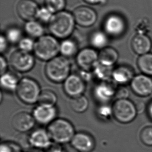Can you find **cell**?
I'll use <instances>...</instances> for the list:
<instances>
[{"label": "cell", "instance_id": "6da1fadb", "mask_svg": "<svg viewBox=\"0 0 152 152\" xmlns=\"http://www.w3.org/2000/svg\"><path fill=\"white\" fill-rule=\"evenodd\" d=\"M75 23L73 15L62 10L53 14L49 23L48 28L53 37L66 39L73 33Z\"/></svg>", "mask_w": 152, "mask_h": 152}, {"label": "cell", "instance_id": "7a4b0ae2", "mask_svg": "<svg viewBox=\"0 0 152 152\" xmlns=\"http://www.w3.org/2000/svg\"><path fill=\"white\" fill-rule=\"evenodd\" d=\"M48 133L51 140L58 144H65L71 142L75 135L73 126L64 119H57L49 124Z\"/></svg>", "mask_w": 152, "mask_h": 152}, {"label": "cell", "instance_id": "3957f363", "mask_svg": "<svg viewBox=\"0 0 152 152\" xmlns=\"http://www.w3.org/2000/svg\"><path fill=\"white\" fill-rule=\"evenodd\" d=\"M71 64L67 58L57 56L48 62L45 66V74L53 82L62 83L70 75Z\"/></svg>", "mask_w": 152, "mask_h": 152}, {"label": "cell", "instance_id": "277c9868", "mask_svg": "<svg viewBox=\"0 0 152 152\" xmlns=\"http://www.w3.org/2000/svg\"><path fill=\"white\" fill-rule=\"evenodd\" d=\"M34 52L39 59L50 61L57 57L60 52V44L52 35H43L35 43Z\"/></svg>", "mask_w": 152, "mask_h": 152}, {"label": "cell", "instance_id": "5b68a950", "mask_svg": "<svg viewBox=\"0 0 152 152\" xmlns=\"http://www.w3.org/2000/svg\"><path fill=\"white\" fill-rule=\"evenodd\" d=\"M41 92L39 84L35 80L28 77L22 78L16 89L19 99L28 104L37 102Z\"/></svg>", "mask_w": 152, "mask_h": 152}, {"label": "cell", "instance_id": "8992f818", "mask_svg": "<svg viewBox=\"0 0 152 152\" xmlns=\"http://www.w3.org/2000/svg\"><path fill=\"white\" fill-rule=\"evenodd\" d=\"M113 116L121 124L134 121L138 114L136 104L128 99H117L112 106Z\"/></svg>", "mask_w": 152, "mask_h": 152}, {"label": "cell", "instance_id": "52a82bcc", "mask_svg": "<svg viewBox=\"0 0 152 152\" xmlns=\"http://www.w3.org/2000/svg\"><path fill=\"white\" fill-rule=\"evenodd\" d=\"M10 63L16 71L27 72L33 68L35 60L31 53L18 50L12 53L10 58Z\"/></svg>", "mask_w": 152, "mask_h": 152}, {"label": "cell", "instance_id": "ba28073f", "mask_svg": "<svg viewBox=\"0 0 152 152\" xmlns=\"http://www.w3.org/2000/svg\"><path fill=\"white\" fill-rule=\"evenodd\" d=\"M105 32L112 37H118L125 32L126 23L121 15L116 14L110 15L105 19L103 25Z\"/></svg>", "mask_w": 152, "mask_h": 152}, {"label": "cell", "instance_id": "9c48e42d", "mask_svg": "<svg viewBox=\"0 0 152 152\" xmlns=\"http://www.w3.org/2000/svg\"><path fill=\"white\" fill-rule=\"evenodd\" d=\"M76 61L81 70L90 71L93 70L99 62V56L93 48H86L78 52L76 56Z\"/></svg>", "mask_w": 152, "mask_h": 152}, {"label": "cell", "instance_id": "30bf717a", "mask_svg": "<svg viewBox=\"0 0 152 152\" xmlns=\"http://www.w3.org/2000/svg\"><path fill=\"white\" fill-rule=\"evenodd\" d=\"M130 87L132 91L140 97H148L152 94V78L145 74L134 76Z\"/></svg>", "mask_w": 152, "mask_h": 152}, {"label": "cell", "instance_id": "8fae6325", "mask_svg": "<svg viewBox=\"0 0 152 152\" xmlns=\"http://www.w3.org/2000/svg\"><path fill=\"white\" fill-rule=\"evenodd\" d=\"M73 15L76 23L81 27H91L97 20L96 11L88 6L78 7L74 10Z\"/></svg>", "mask_w": 152, "mask_h": 152}, {"label": "cell", "instance_id": "7c38bea8", "mask_svg": "<svg viewBox=\"0 0 152 152\" xmlns=\"http://www.w3.org/2000/svg\"><path fill=\"white\" fill-rule=\"evenodd\" d=\"M64 89L66 94L72 98L82 95L85 90V83L80 76L71 74L64 81Z\"/></svg>", "mask_w": 152, "mask_h": 152}, {"label": "cell", "instance_id": "4fadbf2b", "mask_svg": "<svg viewBox=\"0 0 152 152\" xmlns=\"http://www.w3.org/2000/svg\"><path fill=\"white\" fill-rule=\"evenodd\" d=\"M116 89L114 84L110 80L100 82L95 87L93 94L97 101L106 103L115 97Z\"/></svg>", "mask_w": 152, "mask_h": 152}, {"label": "cell", "instance_id": "5bb4252c", "mask_svg": "<svg viewBox=\"0 0 152 152\" xmlns=\"http://www.w3.org/2000/svg\"><path fill=\"white\" fill-rule=\"evenodd\" d=\"M39 6L34 0H20L17 5V12L24 20H33L37 18Z\"/></svg>", "mask_w": 152, "mask_h": 152}, {"label": "cell", "instance_id": "9a60e30c", "mask_svg": "<svg viewBox=\"0 0 152 152\" xmlns=\"http://www.w3.org/2000/svg\"><path fill=\"white\" fill-rule=\"evenodd\" d=\"M33 116L26 112L17 113L12 117V124L15 129L20 132H25L31 130L35 124Z\"/></svg>", "mask_w": 152, "mask_h": 152}, {"label": "cell", "instance_id": "2e32d148", "mask_svg": "<svg viewBox=\"0 0 152 152\" xmlns=\"http://www.w3.org/2000/svg\"><path fill=\"white\" fill-rule=\"evenodd\" d=\"M57 111L55 106L39 105L34 109L33 116L35 121L42 125L50 124L55 120Z\"/></svg>", "mask_w": 152, "mask_h": 152}, {"label": "cell", "instance_id": "e0dca14e", "mask_svg": "<svg viewBox=\"0 0 152 152\" xmlns=\"http://www.w3.org/2000/svg\"><path fill=\"white\" fill-rule=\"evenodd\" d=\"M70 142L80 152H91L95 148V141L92 137L84 132L75 134Z\"/></svg>", "mask_w": 152, "mask_h": 152}, {"label": "cell", "instance_id": "ac0fdd59", "mask_svg": "<svg viewBox=\"0 0 152 152\" xmlns=\"http://www.w3.org/2000/svg\"><path fill=\"white\" fill-rule=\"evenodd\" d=\"M51 139L48 131L45 130H36L31 134L29 142L31 146L38 149H47L51 145Z\"/></svg>", "mask_w": 152, "mask_h": 152}, {"label": "cell", "instance_id": "d6986e66", "mask_svg": "<svg viewBox=\"0 0 152 152\" xmlns=\"http://www.w3.org/2000/svg\"><path fill=\"white\" fill-rule=\"evenodd\" d=\"M134 77V70L132 68L120 66L114 69L112 78L116 84L124 86L132 82Z\"/></svg>", "mask_w": 152, "mask_h": 152}, {"label": "cell", "instance_id": "ffe728a7", "mask_svg": "<svg viewBox=\"0 0 152 152\" xmlns=\"http://www.w3.org/2000/svg\"><path fill=\"white\" fill-rule=\"evenodd\" d=\"M152 46V41L147 34H137L132 41V49L140 56L149 53Z\"/></svg>", "mask_w": 152, "mask_h": 152}, {"label": "cell", "instance_id": "44dd1931", "mask_svg": "<svg viewBox=\"0 0 152 152\" xmlns=\"http://www.w3.org/2000/svg\"><path fill=\"white\" fill-rule=\"evenodd\" d=\"M99 62L103 65L113 66L119 57V54L115 48L105 47L101 50L98 54Z\"/></svg>", "mask_w": 152, "mask_h": 152}, {"label": "cell", "instance_id": "7402d4cb", "mask_svg": "<svg viewBox=\"0 0 152 152\" xmlns=\"http://www.w3.org/2000/svg\"><path fill=\"white\" fill-rule=\"evenodd\" d=\"M19 81L16 75L10 72H6L2 74L0 79L2 88L8 91H16Z\"/></svg>", "mask_w": 152, "mask_h": 152}, {"label": "cell", "instance_id": "603a6c76", "mask_svg": "<svg viewBox=\"0 0 152 152\" xmlns=\"http://www.w3.org/2000/svg\"><path fill=\"white\" fill-rule=\"evenodd\" d=\"M113 66H105L98 62L93 69V75L100 82L109 81L112 77Z\"/></svg>", "mask_w": 152, "mask_h": 152}, {"label": "cell", "instance_id": "cb8c5ba5", "mask_svg": "<svg viewBox=\"0 0 152 152\" xmlns=\"http://www.w3.org/2000/svg\"><path fill=\"white\" fill-rule=\"evenodd\" d=\"M25 30L31 37L38 39L44 35V33L43 26L39 22L34 20L27 21L25 25Z\"/></svg>", "mask_w": 152, "mask_h": 152}, {"label": "cell", "instance_id": "d4e9b609", "mask_svg": "<svg viewBox=\"0 0 152 152\" xmlns=\"http://www.w3.org/2000/svg\"><path fill=\"white\" fill-rule=\"evenodd\" d=\"M138 66L143 74L152 76V53L140 56L137 61Z\"/></svg>", "mask_w": 152, "mask_h": 152}, {"label": "cell", "instance_id": "484cf974", "mask_svg": "<svg viewBox=\"0 0 152 152\" xmlns=\"http://www.w3.org/2000/svg\"><path fill=\"white\" fill-rule=\"evenodd\" d=\"M57 100V96L55 93L51 90L45 89L40 93L37 102L39 105L54 107Z\"/></svg>", "mask_w": 152, "mask_h": 152}, {"label": "cell", "instance_id": "4316f807", "mask_svg": "<svg viewBox=\"0 0 152 152\" xmlns=\"http://www.w3.org/2000/svg\"><path fill=\"white\" fill-rule=\"evenodd\" d=\"M70 107L76 113H84L88 108V100L83 95L73 98L70 101Z\"/></svg>", "mask_w": 152, "mask_h": 152}, {"label": "cell", "instance_id": "83f0119b", "mask_svg": "<svg viewBox=\"0 0 152 152\" xmlns=\"http://www.w3.org/2000/svg\"><path fill=\"white\" fill-rule=\"evenodd\" d=\"M77 47L72 39H66L60 44V52L65 57H72L76 54Z\"/></svg>", "mask_w": 152, "mask_h": 152}, {"label": "cell", "instance_id": "f1b7e54d", "mask_svg": "<svg viewBox=\"0 0 152 152\" xmlns=\"http://www.w3.org/2000/svg\"><path fill=\"white\" fill-rule=\"evenodd\" d=\"M91 44L93 47L97 49H103L105 48L108 39L107 35L102 31H96L91 35Z\"/></svg>", "mask_w": 152, "mask_h": 152}, {"label": "cell", "instance_id": "f546056e", "mask_svg": "<svg viewBox=\"0 0 152 152\" xmlns=\"http://www.w3.org/2000/svg\"><path fill=\"white\" fill-rule=\"evenodd\" d=\"M66 0H45V4L53 14L64 10L66 6Z\"/></svg>", "mask_w": 152, "mask_h": 152}, {"label": "cell", "instance_id": "4dcf8cb0", "mask_svg": "<svg viewBox=\"0 0 152 152\" xmlns=\"http://www.w3.org/2000/svg\"><path fill=\"white\" fill-rule=\"evenodd\" d=\"M6 37L8 42L15 44L19 43L22 39V32L17 28H11L6 31Z\"/></svg>", "mask_w": 152, "mask_h": 152}, {"label": "cell", "instance_id": "1f68e13d", "mask_svg": "<svg viewBox=\"0 0 152 152\" xmlns=\"http://www.w3.org/2000/svg\"><path fill=\"white\" fill-rule=\"evenodd\" d=\"M140 139L143 144L147 146H152V126H146L142 129Z\"/></svg>", "mask_w": 152, "mask_h": 152}, {"label": "cell", "instance_id": "d6a6232c", "mask_svg": "<svg viewBox=\"0 0 152 152\" xmlns=\"http://www.w3.org/2000/svg\"><path fill=\"white\" fill-rule=\"evenodd\" d=\"M97 114L101 119L107 121L113 116L112 107L106 104L101 105L97 109Z\"/></svg>", "mask_w": 152, "mask_h": 152}, {"label": "cell", "instance_id": "836d02e7", "mask_svg": "<svg viewBox=\"0 0 152 152\" xmlns=\"http://www.w3.org/2000/svg\"><path fill=\"white\" fill-rule=\"evenodd\" d=\"M54 14L48 8L44 6L39 8L37 18L44 23H49Z\"/></svg>", "mask_w": 152, "mask_h": 152}, {"label": "cell", "instance_id": "e575fe53", "mask_svg": "<svg viewBox=\"0 0 152 152\" xmlns=\"http://www.w3.org/2000/svg\"><path fill=\"white\" fill-rule=\"evenodd\" d=\"M35 43L29 37L22 38L18 43L19 50L27 53H30L34 50Z\"/></svg>", "mask_w": 152, "mask_h": 152}, {"label": "cell", "instance_id": "d590c367", "mask_svg": "<svg viewBox=\"0 0 152 152\" xmlns=\"http://www.w3.org/2000/svg\"><path fill=\"white\" fill-rule=\"evenodd\" d=\"M0 152H21L20 146L13 142L2 143L0 146Z\"/></svg>", "mask_w": 152, "mask_h": 152}, {"label": "cell", "instance_id": "8d00e7d4", "mask_svg": "<svg viewBox=\"0 0 152 152\" xmlns=\"http://www.w3.org/2000/svg\"><path fill=\"white\" fill-rule=\"evenodd\" d=\"M129 94V90L124 86H121L116 89L115 97L117 99H128Z\"/></svg>", "mask_w": 152, "mask_h": 152}, {"label": "cell", "instance_id": "74e56055", "mask_svg": "<svg viewBox=\"0 0 152 152\" xmlns=\"http://www.w3.org/2000/svg\"><path fill=\"white\" fill-rule=\"evenodd\" d=\"M136 31L137 34H147V33L149 31V27L146 23L142 21L136 26Z\"/></svg>", "mask_w": 152, "mask_h": 152}, {"label": "cell", "instance_id": "f35d334b", "mask_svg": "<svg viewBox=\"0 0 152 152\" xmlns=\"http://www.w3.org/2000/svg\"><path fill=\"white\" fill-rule=\"evenodd\" d=\"M78 75L80 76V78H82L85 82H89L90 80H91L94 76L93 74L91 73L90 71L83 70H81Z\"/></svg>", "mask_w": 152, "mask_h": 152}, {"label": "cell", "instance_id": "ab89813d", "mask_svg": "<svg viewBox=\"0 0 152 152\" xmlns=\"http://www.w3.org/2000/svg\"><path fill=\"white\" fill-rule=\"evenodd\" d=\"M48 152H64L63 147L59 144L55 143L54 144L51 143L50 146L47 148Z\"/></svg>", "mask_w": 152, "mask_h": 152}, {"label": "cell", "instance_id": "60d3db41", "mask_svg": "<svg viewBox=\"0 0 152 152\" xmlns=\"http://www.w3.org/2000/svg\"><path fill=\"white\" fill-rule=\"evenodd\" d=\"M8 41L5 37L1 35L0 37V51L1 53L6 50L8 46Z\"/></svg>", "mask_w": 152, "mask_h": 152}, {"label": "cell", "instance_id": "b9f144b4", "mask_svg": "<svg viewBox=\"0 0 152 152\" xmlns=\"http://www.w3.org/2000/svg\"><path fill=\"white\" fill-rule=\"evenodd\" d=\"M0 63H1V68H1L0 69L1 75H2L5 73H6V70L8 66V64L5 58L3 57L2 56L0 57Z\"/></svg>", "mask_w": 152, "mask_h": 152}, {"label": "cell", "instance_id": "7bdbcfd3", "mask_svg": "<svg viewBox=\"0 0 152 152\" xmlns=\"http://www.w3.org/2000/svg\"><path fill=\"white\" fill-rule=\"evenodd\" d=\"M62 147H63L64 152H80L77 150L76 148H74L71 144L66 143V144H64Z\"/></svg>", "mask_w": 152, "mask_h": 152}, {"label": "cell", "instance_id": "ee69618b", "mask_svg": "<svg viewBox=\"0 0 152 152\" xmlns=\"http://www.w3.org/2000/svg\"><path fill=\"white\" fill-rule=\"evenodd\" d=\"M88 4L96 5V4H104L107 0H83Z\"/></svg>", "mask_w": 152, "mask_h": 152}, {"label": "cell", "instance_id": "f6af8a7d", "mask_svg": "<svg viewBox=\"0 0 152 152\" xmlns=\"http://www.w3.org/2000/svg\"><path fill=\"white\" fill-rule=\"evenodd\" d=\"M148 113L150 118L152 121V101L148 105Z\"/></svg>", "mask_w": 152, "mask_h": 152}, {"label": "cell", "instance_id": "bcb514c9", "mask_svg": "<svg viewBox=\"0 0 152 152\" xmlns=\"http://www.w3.org/2000/svg\"><path fill=\"white\" fill-rule=\"evenodd\" d=\"M43 152V151H37V152Z\"/></svg>", "mask_w": 152, "mask_h": 152}, {"label": "cell", "instance_id": "7dc6e473", "mask_svg": "<svg viewBox=\"0 0 152 152\" xmlns=\"http://www.w3.org/2000/svg\"><path fill=\"white\" fill-rule=\"evenodd\" d=\"M151 96H152V95H151Z\"/></svg>", "mask_w": 152, "mask_h": 152}]
</instances>
